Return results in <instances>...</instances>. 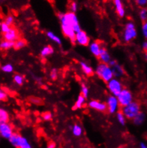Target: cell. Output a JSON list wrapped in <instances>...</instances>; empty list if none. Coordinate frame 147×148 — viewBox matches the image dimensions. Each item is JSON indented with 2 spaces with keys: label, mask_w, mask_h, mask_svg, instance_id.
Segmentation results:
<instances>
[{
  "label": "cell",
  "mask_w": 147,
  "mask_h": 148,
  "mask_svg": "<svg viewBox=\"0 0 147 148\" xmlns=\"http://www.w3.org/2000/svg\"><path fill=\"white\" fill-rule=\"evenodd\" d=\"M57 16L60 21V23L65 24V25H69L73 27L76 34L82 30L79 19H78V16H76V13L71 12L70 11L66 13L59 12L57 14Z\"/></svg>",
  "instance_id": "6da1fadb"
},
{
  "label": "cell",
  "mask_w": 147,
  "mask_h": 148,
  "mask_svg": "<svg viewBox=\"0 0 147 148\" xmlns=\"http://www.w3.org/2000/svg\"><path fill=\"white\" fill-rule=\"evenodd\" d=\"M95 74L98 77L102 79L104 82H109L111 79L114 77L112 67L108 64L100 62L95 69Z\"/></svg>",
  "instance_id": "7a4b0ae2"
},
{
  "label": "cell",
  "mask_w": 147,
  "mask_h": 148,
  "mask_svg": "<svg viewBox=\"0 0 147 148\" xmlns=\"http://www.w3.org/2000/svg\"><path fill=\"white\" fill-rule=\"evenodd\" d=\"M136 37H137V30H136V25L132 21H129L124 25V30L121 34L123 42L125 43H129L136 39Z\"/></svg>",
  "instance_id": "3957f363"
},
{
  "label": "cell",
  "mask_w": 147,
  "mask_h": 148,
  "mask_svg": "<svg viewBox=\"0 0 147 148\" xmlns=\"http://www.w3.org/2000/svg\"><path fill=\"white\" fill-rule=\"evenodd\" d=\"M121 112L124 113L127 120H133V119L141 112V105L136 101H133L129 105L121 108Z\"/></svg>",
  "instance_id": "277c9868"
},
{
  "label": "cell",
  "mask_w": 147,
  "mask_h": 148,
  "mask_svg": "<svg viewBox=\"0 0 147 148\" xmlns=\"http://www.w3.org/2000/svg\"><path fill=\"white\" fill-rule=\"evenodd\" d=\"M106 85H107V89L109 93L116 97H117L124 89L121 82L119 79L116 77H114L109 82L106 83Z\"/></svg>",
  "instance_id": "5b68a950"
},
{
  "label": "cell",
  "mask_w": 147,
  "mask_h": 148,
  "mask_svg": "<svg viewBox=\"0 0 147 148\" xmlns=\"http://www.w3.org/2000/svg\"><path fill=\"white\" fill-rule=\"evenodd\" d=\"M12 146L16 148H24L31 145L26 137H23L18 133H14L9 140Z\"/></svg>",
  "instance_id": "8992f818"
},
{
  "label": "cell",
  "mask_w": 147,
  "mask_h": 148,
  "mask_svg": "<svg viewBox=\"0 0 147 148\" xmlns=\"http://www.w3.org/2000/svg\"><path fill=\"white\" fill-rule=\"evenodd\" d=\"M118 102L121 108L129 105L133 101V94L129 89L124 88L117 96Z\"/></svg>",
  "instance_id": "52a82bcc"
},
{
  "label": "cell",
  "mask_w": 147,
  "mask_h": 148,
  "mask_svg": "<svg viewBox=\"0 0 147 148\" xmlns=\"http://www.w3.org/2000/svg\"><path fill=\"white\" fill-rule=\"evenodd\" d=\"M106 105H107V111L109 114H116L119 111L120 105L118 102L117 97L114 95H109L106 98Z\"/></svg>",
  "instance_id": "ba28073f"
},
{
  "label": "cell",
  "mask_w": 147,
  "mask_h": 148,
  "mask_svg": "<svg viewBox=\"0 0 147 148\" xmlns=\"http://www.w3.org/2000/svg\"><path fill=\"white\" fill-rule=\"evenodd\" d=\"M14 133L12 126L9 122L0 123V135L1 137L6 140H10Z\"/></svg>",
  "instance_id": "9c48e42d"
},
{
  "label": "cell",
  "mask_w": 147,
  "mask_h": 148,
  "mask_svg": "<svg viewBox=\"0 0 147 148\" xmlns=\"http://www.w3.org/2000/svg\"><path fill=\"white\" fill-rule=\"evenodd\" d=\"M90 38L86 34V32L84 30H81L78 33H76L75 36V43L78 44L81 46H88L90 44Z\"/></svg>",
  "instance_id": "30bf717a"
},
{
  "label": "cell",
  "mask_w": 147,
  "mask_h": 148,
  "mask_svg": "<svg viewBox=\"0 0 147 148\" xmlns=\"http://www.w3.org/2000/svg\"><path fill=\"white\" fill-rule=\"evenodd\" d=\"M88 108L92 110H97V111L104 112L107 110V105L105 102H101V101L97 100V99H92L88 102Z\"/></svg>",
  "instance_id": "8fae6325"
},
{
  "label": "cell",
  "mask_w": 147,
  "mask_h": 148,
  "mask_svg": "<svg viewBox=\"0 0 147 148\" xmlns=\"http://www.w3.org/2000/svg\"><path fill=\"white\" fill-rule=\"evenodd\" d=\"M88 48H89L90 52L98 58L101 49H102V47L99 42H97V41H93V42H90V44L88 45Z\"/></svg>",
  "instance_id": "7c38bea8"
},
{
  "label": "cell",
  "mask_w": 147,
  "mask_h": 148,
  "mask_svg": "<svg viewBox=\"0 0 147 148\" xmlns=\"http://www.w3.org/2000/svg\"><path fill=\"white\" fill-rule=\"evenodd\" d=\"M113 2L118 16L121 18L124 17L126 14V10L122 0H113Z\"/></svg>",
  "instance_id": "4fadbf2b"
},
{
  "label": "cell",
  "mask_w": 147,
  "mask_h": 148,
  "mask_svg": "<svg viewBox=\"0 0 147 148\" xmlns=\"http://www.w3.org/2000/svg\"><path fill=\"white\" fill-rule=\"evenodd\" d=\"M3 38H4V40L10 41V42H16V40H19L18 39L19 38V34H18L17 30L12 27L10 31L5 33V34H3Z\"/></svg>",
  "instance_id": "5bb4252c"
},
{
  "label": "cell",
  "mask_w": 147,
  "mask_h": 148,
  "mask_svg": "<svg viewBox=\"0 0 147 148\" xmlns=\"http://www.w3.org/2000/svg\"><path fill=\"white\" fill-rule=\"evenodd\" d=\"M98 58L101 62L104 63V64H109L111 60H112L109 51L107 50L106 47H102V49H101Z\"/></svg>",
  "instance_id": "9a60e30c"
},
{
  "label": "cell",
  "mask_w": 147,
  "mask_h": 148,
  "mask_svg": "<svg viewBox=\"0 0 147 148\" xmlns=\"http://www.w3.org/2000/svg\"><path fill=\"white\" fill-rule=\"evenodd\" d=\"M79 65H80L82 72H83L84 74H85L86 76H91V75H94V69H93V68L91 67L88 63H86V62H79Z\"/></svg>",
  "instance_id": "2e32d148"
},
{
  "label": "cell",
  "mask_w": 147,
  "mask_h": 148,
  "mask_svg": "<svg viewBox=\"0 0 147 148\" xmlns=\"http://www.w3.org/2000/svg\"><path fill=\"white\" fill-rule=\"evenodd\" d=\"M146 118V115L144 112L141 111L133 119V123L136 126H140L145 122Z\"/></svg>",
  "instance_id": "e0dca14e"
},
{
  "label": "cell",
  "mask_w": 147,
  "mask_h": 148,
  "mask_svg": "<svg viewBox=\"0 0 147 148\" xmlns=\"http://www.w3.org/2000/svg\"><path fill=\"white\" fill-rule=\"evenodd\" d=\"M112 70H113L114 77L118 78V79L122 77L124 75V74H125L124 68H123L122 66L120 65L119 64H118V63L116 65L114 66V67H112Z\"/></svg>",
  "instance_id": "ac0fdd59"
},
{
  "label": "cell",
  "mask_w": 147,
  "mask_h": 148,
  "mask_svg": "<svg viewBox=\"0 0 147 148\" xmlns=\"http://www.w3.org/2000/svg\"><path fill=\"white\" fill-rule=\"evenodd\" d=\"M54 52V48L50 45H47V46L44 47L40 51V57L42 58H46L53 54Z\"/></svg>",
  "instance_id": "d6986e66"
},
{
  "label": "cell",
  "mask_w": 147,
  "mask_h": 148,
  "mask_svg": "<svg viewBox=\"0 0 147 148\" xmlns=\"http://www.w3.org/2000/svg\"><path fill=\"white\" fill-rule=\"evenodd\" d=\"M69 130L71 131L74 136H75V137H80L83 133V129L79 124L69 125Z\"/></svg>",
  "instance_id": "ffe728a7"
},
{
  "label": "cell",
  "mask_w": 147,
  "mask_h": 148,
  "mask_svg": "<svg viewBox=\"0 0 147 148\" xmlns=\"http://www.w3.org/2000/svg\"><path fill=\"white\" fill-rule=\"evenodd\" d=\"M86 98L82 95H79L74 105L73 109L74 110H78V109H82L84 106L85 102H86Z\"/></svg>",
  "instance_id": "44dd1931"
},
{
  "label": "cell",
  "mask_w": 147,
  "mask_h": 148,
  "mask_svg": "<svg viewBox=\"0 0 147 148\" xmlns=\"http://www.w3.org/2000/svg\"><path fill=\"white\" fill-rule=\"evenodd\" d=\"M46 37L49 39V40H50L51 41H52V42H54V43H56V45H61V42H61V38H60L59 36L56 35L55 33H54L53 32H52V31L46 32Z\"/></svg>",
  "instance_id": "7402d4cb"
},
{
  "label": "cell",
  "mask_w": 147,
  "mask_h": 148,
  "mask_svg": "<svg viewBox=\"0 0 147 148\" xmlns=\"http://www.w3.org/2000/svg\"><path fill=\"white\" fill-rule=\"evenodd\" d=\"M15 42H10V41L3 40L0 43V48L3 50H8L14 47Z\"/></svg>",
  "instance_id": "603a6c76"
},
{
  "label": "cell",
  "mask_w": 147,
  "mask_h": 148,
  "mask_svg": "<svg viewBox=\"0 0 147 148\" xmlns=\"http://www.w3.org/2000/svg\"><path fill=\"white\" fill-rule=\"evenodd\" d=\"M10 120V115L9 113L5 109H0V123H4V122H8Z\"/></svg>",
  "instance_id": "cb8c5ba5"
},
{
  "label": "cell",
  "mask_w": 147,
  "mask_h": 148,
  "mask_svg": "<svg viewBox=\"0 0 147 148\" xmlns=\"http://www.w3.org/2000/svg\"><path fill=\"white\" fill-rule=\"evenodd\" d=\"M116 120L118 123L120 124L121 125L124 126V125H126V122H127V119L126 118L125 115L124 114V113L121 111H118L117 113L116 114Z\"/></svg>",
  "instance_id": "d4e9b609"
},
{
  "label": "cell",
  "mask_w": 147,
  "mask_h": 148,
  "mask_svg": "<svg viewBox=\"0 0 147 148\" xmlns=\"http://www.w3.org/2000/svg\"><path fill=\"white\" fill-rule=\"evenodd\" d=\"M13 81L14 84L17 86H22L24 84V77L20 74H15L13 77Z\"/></svg>",
  "instance_id": "484cf974"
},
{
  "label": "cell",
  "mask_w": 147,
  "mask_h": 148,
  "mask_svg": "<svg viewBox=\"0 0 147 148\" xmlns=\"http://www.w3.org/2000/svg\"><path fill=\"white\" fill-rule=\"evenodd\" d=\"M13 70H14V67L11 63H7V64H4V65L1 66V71L4 73H12Z\"/></svg>",
  "instance_id": "4316f807"
},
{
  "label": "cell",
  "mask_w": 147,
  "mask_h": 148,
  "mask_svg": "<svg viewBox=\"0 0 147 148\" xmlns=\"http://www.w3.org/2000/svg\"><path fill=\"white\" fill-rule=\"evenodd\" d=\"M89 94V88L85 83H82L81 84V95H83L86 99H87Z\"/></svg>",
  "instance_id": "83f0119b"
},
{
  "label": "cell",
  "mask_w": 147,
  "mask_h": 148,
  "mask_svg": "<svg viewBox=\"0 0 147 148\" xmlns=\"http://www.w3.org/2000/svg\"><path fill=\"white\" fill-rule=\"evenodd\" d=\"M27 45V42L23 39H19L14 42V49H21Z\"/></svg>",
  "instance_id": "f1b7e54d"
},
{
  "label": "cell",
  "mask_w": 147,
  "mask_h": 148,
  "mask_svg": "<svg viewBox=\"0 0 147 148\" xmlns=\"http://www.w3.org/2000/svg\"><path fill=\"white\" fill-rule=\"evenodd\" d=\"M139 16L143 22L147 21V8H141L139 12Z\"/></svg>",
  "instance_id": "f546056e"
},
{
  "label": "cell",
  "mask_w": 147,
  "mask_h": 148,
  "mask_svg": "<svg viewBox=\"0 0 147 148\" xmlns=\"http://www.w3.org/2000/svg\"><path fill=\"white\" fill-rule=\"evenodd\" d=\"M0 29H1V32L3 34H5V33L8 32L9 31H10V29H12L11 26L7 25V23H5L4 22H2L0 25Z\"/></svg>",
  "instance_id": "4dcf8cb0"
},
{
  "label": "cell",
  "mask_w": 147,
  "mask_h": 148,
  "mask_svg": "<svg viewBox=\"0 0 147 148\" xmlns=\"http://www.w3.org/2000/svg\"><path fill=\"white\" fill-rule=\"evenodd\" d=\"M49 77L52 80L54 81L57 79L58 77V70L56 68H53L51 69L50 72H49Z\"/></svg>",
  "instance_id": "1f68e13d"
},
{
  "label": "cell",
  "mask_w": 147,
  "mask_h": 148,
  "mask_svg": "<svg viewBox=\"0 0 147 148\" xmlns=\"http://www.w3.org/2000/svg\"><path fill=\"white\" fill-rule=\"evenodd\" d=\"M42 117L44 121H50L53 117V114L51 112L46 111L42 114Z\"/></svg>",
  "instance_id": "d6a6232c"
},
{
  "label": "cell",
  "mask_w": 147,
  "mask_h": 148,
  "mask_svg": "<svg viewBox=\"0 0 147 148\" xmlns=\"http://www.w3.org/2000/svg\"><path fill=\"white\" fill-rule=\"evenodd\" d=\"M4 22L7 23L8 25H10V26H12L14 22V17L11 14L7 15L5 17V19H4Z\"/></svg>",
  "instance_id": "836d02e7"
},
{
  "label": "cell",
  "mask_w": 147,
  "mask_h": 148,
  "mask_svg": "<svg viewBox=\"0 0 147 148\" xmlns=\"http://www.w3.org/2000/svg\"><path fill=\"white\" fill-rule=\"evenodd\" d=\"M135 2L140 8H147V0H135Z\"/></svg>",
  "instance_id": "e575fe53"
},
{
  "label": "cell",
  "mask_w": 147,
  "mask_h": 148,
  "mask_svg": "<svg viewBox=\"0 0 147 148\" xmlns=\"http://www.w3.org/2000/svg\"><path fill=\"white\" fill-rule=\"evenodd\" d=\"M142 33L145 40H147V21L143 22L142 25Z\"/></svg>",
  "instance_id": "d590c367"
},
{
  "label": "cell",
  "mask_w": 147,
  "mask_h": 148,
  "mask_svg": "<svg viewBox=\"0 0 147 148\" xmlns=\"http://www.w3.org/2000/svg\"><path fill=\"white\" fill-rule=\"evenodd\" d=\"M78 10V4L76 1H72L69 5V10L70 12L74 13H76Z\"/></svg>",
  "instance_id": "8d00e7d4"
},
{
  "label": "cell",
  "mask_w": 147,
  "mask_h": 148,
  "mask_svg": "<svg viewBox=\"0 0 147 148\" xmlns=\"http://www.w3.org/2000/svg\"><path fill=\"white\" fill-rule=\"evenodd\" d=\"M7 98V93L3 89H1L0 90V100L5 101Z\"/></svg>",
  "instance_id": "74e56055"
},
{
  "label": "cell",
  "mask_w": 147,
  "mask_h": 148,
  "mask_svg": "<svg viewBox=\"0 0 147 148\" xmlns=\"http://www.w3.org/2000/svg\"><path fill=\"white\" fill-rule=\"evenodd\" d=\"M30 99H31L30 101H31L32 103L36 104V105H38V104H40L42 102L41 99H39V98H37V97H31V98H30Z\"/></svg>",
  "instance_id": "f35d334b"
},
{
  "label": "cell",
  "mask_w": 147,
  "mask_h": 148,
  "mask_svg": "<svg viewBox=\"0 0 147 148\" xmlns=\"http://www.w3.org/2000/svg\"><path fill=\"white\" fill-rule=\"evenodd\" d=\"M142 47L144 52H147V40H145L144 42L142 43Z\"/></svg>",
  "instance_id": "ab89813d"
},
{
  "label": "cell",
  "mask_w": 147,
  "mask_h": 148,
  "mask_svg": "<svg viewBox=\"0 0 147 148\" xmlns=\"http://www.w3.org/2000/svg\"><path fill=\"white\" fill-rule=\"evenodd\" d=\"M46 148H56V143H53V142H51L46 146Z\"/></svg>",
  "instance_id": "60d3db41"
},
{
  "label": "cell",
  "mask_w": 147,
  "mask_h": 148,
  "mask_svg": "<svg viewBox=\"0 0 147 148\" xmlns=\"http://www.w3.org/2000/svg\"><path fill=\"white\" fill-rule=\"evenodd\" d=\"M117 63H118V62H116V60H111V61H110V62H109L108 64H109V65L110 66V67H113L114 66L116 65V64H117Z\"/></svg>",
  "instance_id": "b9f144b4"
},
{
  "label": "cell",
  "mask_w": 147,
  "mask_h": 148,
  "mask_svg": "<svg viewBox=\"0 0 147 148\" xmlns=\"http://www.w3.org/2000/svg\"><path fill=\"white\" fill-rule=\"evenodd\" d=\"M34 80L37 82H38L39 84H41L42 82V78L39 77H36V76H34Z\"/></svg>",
  "instance_id": "7bdbcfd3"
},
{
  "label": "cell",
  "mask_w": 147,
  "mask_h": 148,
  "mask_svg": "<svg viewBox=\"0 0 147 148\" xmlns=\"http://www.w3.org/2000/svg\"><path fill=\"white\" fill-rule=\"evenodd\" d=\"M139 148H147V145L144 143H141L139 144Z\"/></svg>",
  "instance_id": "ee69618b"
},
{
  "label": "cell",
  "mask_w": 147,
  "mask_h": 148,
  "mask_svg": "<svg viewBox=\"0 0 147 148\" xmlns=\"http://www.w3.org/2000/svg\"><path fill=\"white\" fill-rule=\"evenodd\" d=\"M145 60H147V52H144V54Z\"/></svg>",
  "instance_id": "f6af8a7d"
},
{
  "label": "cell",
  "mask_w": 147,
  "mask_h": 148,
  "mask_svg": "<svg viewBox=\"0 0 147 148\" xmlns=\"http://www.w3.org/2000/svg\"><path fill=\"white\" fill-rule=\"evenodd\" d=\"M24 148H32V147H31V145H29V146H28V147H24Z\"/></svg>",
  "instance_id": "bcb514c9"
},
{
  "label": "cell",
  "mask_w": 147,
  "mask_h": 148,
  "mask_svg": "<svg viewBox=\"0 0 147 148\" xmlns=\"http://www.w3.org/2000/svg\"><path fill=\"white\" fill-rule=\"evenodd\" d=\"M119 148H123V147H119Z\"/></svg>",
  "instance_id": "7dc6e473"
}]
</instances>
